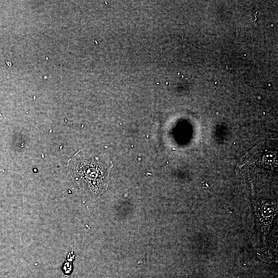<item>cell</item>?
Returning a JSON list of instances; mask_svg holds the SVG:
<instances>
[{"label":"cell","instance_id":"cell-1","mask_svg":"<svg viewBox=\"0 0 278 278\" xmlns=\"http://www.w3.org/2000/svg\"><path fill=\"white\" fill-rule=\"evenodd\" d=\"M67 166L79 187L94 197L107 189L113 165L105 154L79 150L68 161Z\"/></svg>","mask_w":278,"mask_h":278},{"label":"cell","instance_id":"cell-2","mask_svg":"<svg viewBox=\"0 0 278 278\" xmlns=\"http://www.w3.org/2000/svg\"><path fill=\"white\" fill-rule=\"evenodd\" d=\"M6 63L9 66H11L12 65L11 62L6 61Z\"/></svg>","mask_w":278,"mask_h":278}]
</instances>
